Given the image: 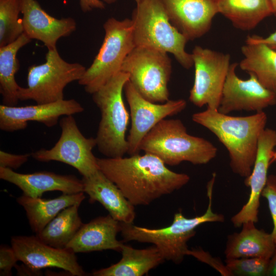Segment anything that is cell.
Wrapping results in <instances>:
<instances>
[{"mask_svg":"<svg viewBox=\"0 0 276 276\" xmlns=\"http://www.w3.org/2000/svg\"><path fill=\"white\" fill-rule=\"evenodd\" d=\"M85 198L84 192L63 193L50 199L31 197L23 194L16 201L24 209L30 226L37 235L63 210L73 205H80Z\"/></svg>","mask_w":276,"mask_h":276,"instance_id":"cell-24","label":"cell"},{"mask_svg":"<svg viewBox=\"0 0 276 276\" xmlns=\"http://www.w3.org/2000/svg\"><path fill=\"white\" fill-rule=\"evenodd\" d=\"M102 44L90 66L78 83L86 93L93 94L121 71L122 64L135 47L131 19L108 18L104 24Z\"/></svg>","mask_w":276,"mask_h":276,"instance_id":"cell-7","label":"cell"},{"mask_svg":"<svg viewBox=\"0 0 276 276\" xmlns=\"http://www.w3.org/2000/svg\"><path fill=\"white\" fill-rule=\"evenodd\" d=\"M48 50L44 63L28 68V86L19 88V100H32L36 104H46L63 100L65 86L78 81L84 75L86 68L83 65L66 62L57 49Z\"/></svg>","mask_w":276,"mask_h":276,"instance_id":"cell-8","label":"cell"},{"mask_svg":"<svg viewBox=\"0 0 276 276\" xmlns=\"http://www.w3.org/2000/svg\"><path fill=\"white\" fill-rule=\"evenodd\" d=\"M195 75L189 100L195 106L218 109L228 74L231 57L228 54L194 47L191 53Z\"/></svg>","mask_w":276,"mask_h":276,"instance_id":"cell-11","label":"cell"},{"mask_svg":"<svg viewBox=\"0 0 276 276\" xmlns=\"http://www.w3.org/2000/svg\"><path fill=\"white\" fill-rule=\"evenodd\" d=\"M121 71L145 99L162 103L169 100L168 87L172 73L168 53L155 49L135 47L125 58Z\"/></svg>","mask_w":276,"mask_h":276,"instance_id":"cell-9","label":"cell"},{"mask_svg":"<svg viewBox=\"0 0 276 276\" xmlns=\"http://www.w3.org/2000/svg\"><path fill=\"white\" fill-rule=\"evenodd\" d=\"M120 231L121 222L111 215L100 216L83 224L66 248L76 254L108 249L121 252L124 243L117 239Z\"/></svg>","mask_w":276,"mask_h":276,"instance_id":"cell-20","label":"cell"},{"mask_svg":"<svg viewBox=\"0 0 276 276\" xmlns=\"http://www.w3.org/2000/svg\"><path fill=\"white\" fill-rule=\"evenodd\" d=\"M84 193L89 202L100 203L114 219L133 223L135 217L134 205L117 186L99 170L88 177H82Z\"/></svg>","mask_w":276,"mask_h":276,"instance_id":"cell-21","label":"cell"},{"mask_svg":"<svg viewBox=\"0 0 276 276\" xmlns=\"http://www.w3.org/2000/svg\"><path fill=\"white\" fill-rule=\"evenodd\" d=\"M128 81V74L121 71L92 94L101 112L95 137L97 146L107 157H122L128 152L126 133L130 114L124 104L123 91Z\"/></svg>","mask_w":276,"mask_h":276,"instance_id":"cell-6","label":"cell"},{"mask_svg":"<svg viewBox=\"0 0 276 276\" xmlns=\"http://www.w3.org/2000/svg\"><path fill=\"white\" fill-rule=\"evenodd\" d=\"M192 119L214 133L226 148L234 173L245 178L250 174L259 139L267 123V117L264 111L235 117L207 108L194 113Z\"/></svg>","mask_w":276,"mask_h":276,"instance_id":"cell-2","label":"cell"},{"mask_svg":"<svg viewBox=\"0 0 276 276\" xmlns=\"http://www.w3.org/2000/svg\"><path fill=\"white\" fill-rule=\"evenodd\" d=\"M130 108L131 127L127 137L129 155L139 154L141 142L145 135L160 121L176 115L187 106L184 99L169 100L154 103L143 98L128 81L124 88Z\"/></svg>","mask_w":276,"mask_h":276,"instance_id":"cell-12","label":"cell"},{"mask_svg":"<svg viewBox=\"0 0 276 276\" xmlns=\"http://www.w3.org/2000/svg\"><path fill=\"white\" fill-rule=\"evenodd\" d=\"M140 150L155 155L166 165L182 162L203 165L214 159L217 148L211 142L193 136L179 119H163L143 138Z\"/></svg>","mask_w":276,"mask_h":276,"instance_id":"cell-4","label":"cell"},{"mask_svg":"<svg viewBox=\"0 0 276 276\" xmlns=\"http://www.w3.org/2000/svg\"><path fill=\"white\" fill-rule=\"evenodd\" d=\"M255 222L242 224L239 233L230 235L224 251L226 259L261 257L270 259L276 245L271 233L258 229Z\"/></svg>","mask_w":276,"mask_h":276,"instance_id":"cell-22","label":"cell"},{"mask_svg":"<svg viewBox=\"0 0 276 276\" xmlns=\"http://www.w3.org/2000/svg\"><path fill=\"white\" fill-rule=\"evenodd\" d=\"M216 178L213 173L207 185L209 204L202 215L187 218L181 212L174 215L170 225L160 228H148L133 223L121 222V235L123 241H135L154 244L165 260L179 264L188 255L187 243L196 234V228L206 222H221L224 216L214 212L212 210L213 189Z\"/></svg>","mask_w":276,"mask_h":276,"instance_id":"cell-3","label":"cell"},{"mask_svg":"<svg viewBox=\"0 0 276 276\" xmlns=\"http://www.w3.org/2000/svg\"><path fill=\"white\" fill-rule=\"evenodd\" d=\"M187 255L192 256L198 260L211 265L218 270L222 275H231L225 265H224L217 259L212 257L209 253L201 249H189Z\"/></svg>","mask_w":276,"mask_h":276,"instance_id":"cell-33","label":"cell"},{"mask_svg":"<svg viewBox=\"0 0 276 276\" xmlns=\"http://www.w3.org/2000/svg\"><path fill=\"white\" fill-rule=\"evenodd\" d=\"M122 258L108 267L95 270V276H142L164 261L156 246L136 249L124 244Z\"/></svg>","mask_w":276,"mask_h":276,"instance_id":"cell-25","label":"cell"},{"mask_svg":"<svg viewBox=\"0 0 276 276\" xmlns=\"http://www.w3.org/2000/svg\"><path fill=\"white\" fill-rule=\"evenodd\" d=\"M261 196L265 198L268 203L273 222L271 234L276 245V174L268 175Z\"/></svg>","mask_w":276,"mask_h":276,"instance_id":"cell-31","label":"cell"},{"mask_svg":"<svg viewBox=\"0 0 276 276\" xmlns=\"http://www.w3.org/2000/svg\"><path fill=\"white\" fill-rule=\"evenodd\" d=\"M0 178L18 187L24 194L34 198L41 197L49 191H58L64 194L84 192L82 179L72 175L44 171L22 174L0 167Z\"/></svg>","mask_w":276,"mask_h":276,"instance_id":"cell-19","label":"cell"},{"mask_svg":"<svg viewBox=\"0 0 276 276\" xmlns=\"http://www.w3.org/2000/svg\"><path fill=\"white\" fill-rule=\"evenodd\" d=\"M218 13L237 29L250 31L272 14L269 0H216Z\"/></svg>","mask_w":276,"mask_h":276,"instance_id":"cell-26","label":"cell"},{"mask_svg":"<svg viewBox=\"0 0 276 276\" xmlns=\"http://www.w3.org/2000/svg\"><path fill=\"white\" fill-rule=\"evenodd\" d=\"M276 147V131L265 128L258 142L256 159L250 174L245 178L244 184L250 188L246 203L231 218L235 227H240L247 221H258L260 198L268 178V170L271 165Z\"/></svg>","mask_w":276,"mask_h":276,"instance_id":"cell-15","label":"cell"},{"mask_svg":"<svg viewBox=\"0 0 276 276\" xmlns=\"http://www.w3.org/2000/svg\"><path fill=\"white\" fill-rule=\"evenodd\" d=\"M241 52L240 68L254 74L264 86L276 93V51L252 35L247 37Z\"/></svg>","mask_w":276,"mask_h":276,"instance_id":"cell-23","label":"cell"},{"mask_svg":"<svg viewBox=\"0 0 276 276\" xmlns=\"http://www.w3.org/2000/svg\"><path fill=\"white\" fill-rule=\"evenodd\" d=\"M272 14L276 16V0H269Z\"/></svg>","mask_w":276,"mask_h":276,"instance_id":"cell-38","label":"cell"},{"mask_svg":"<svg viewBox=\"0 0 276 276\" xmlns=\"http://www.w3.org/2000/svg\"><path fill=\"white\" fill-rule=\"evenodd\" d=\"M61 135L50 149L42 148L31 154L41 162H60L74 167L82 175L88 177L99 170L97 158L93 153L97 146L96 139L86 137L79 130L73 115L65 116L59 121Z\"/></svg>","mask_w":276,"mask_h":276,"instance_id":"cell-10","label":"cell"},{"mask_svg":"<svg viewBox=\"0 0 276 276\" xmlns=\"http://www.w3.org/2000/svg\"><path fill=\"white\" fill-rule=\"evenodd\" d=\"M31 39L23 33L13 42L0 47V93L3 104L15 106L19 100L18 93L20 86L15 76L19 64L16 55L18 51L31 41Z\"/></svg>","mask_w":276,"mask_h":276,"instance_id":"cell-27","label":"cell"},{"mask_svg":"<svg viewBox=\"0 0 276 276\" xmlns=\"http://www.w3.org/2000/svg\"><path fill=\"white\" fill-rule=\"evenodd\" d=\"M83 110L81 104L74 99L21 107L2 104L0 105V129L8 132L23 130L30 121L51 127L57 124L60 117L73 115Z\"/></svg>","mask_w":276,"mask_h":276,"instance_id":"cell-16","label":"cell"},{"mask_svg":"<svg viewBox=\"0 0 276 276\" xmlns=\"http://www.w3.org/2000/svg\"><path fill=\"white\" fill-rule=\"evenodd\" d=\"M256 39L276 51V31L266 37L263 38L255 35Z\"/></svg>","mask_w":276,"mask_h":276,"instance_id":"cell-36","label":"cell"},{"mask_svg":"<svg viewBox=\"0 0 276 276\" xmlns=\"http://www.w3.org/2000/svg\"><path fill=\"white\" fill-rule=\"evenodd\" d=\"M275 161H276V151H274L272 155V157L271 163L272 164Z\"/></svg>","mask_w":276,"mask_h":276,"instance_id":"cell-39","label":"cell"},{"mask_svg":"<svg viewBox=\"0 0 276 276\" xmlns=\"http://www.w3.org/2000/svg\"><path fill=\"white\" fill-rule=\"evenodd\" d=\"M267 276H276V249L269 260Z\"/></svg>","mask_w":276,"mask_h":276,"instance_id":"cell-37","label":"cell"},{"mask_svg":"<svg viewBox=\"0 0 276 276\" xmlns=\"http://www.w3.org/2000/svg\"><path fill=\"white\" fill-rule=\"evenodd\" d=\"M269 260L261 257L226 259L225 266L231 275L267 276Z\"/></svg>","mask_w":276,"mask_h":276,"instance_id":"cell-30","label":"cell"},{"mask_svg":"<svg viewBox=\"0 0 276 276\" xmlns=\"http://www.w3.org/2000/svg\"><path fill=\"white\" fill-rule=\"evenodd\" d=\"M171 23L189 40L210 30L218 13L216 0H161Z\"/></svg>","mask_w":276,"mask_h":276,"instance_id":"cell-17","label":"cell"},{"mask_svg":"<svg viewBox=\"0 0 276 276\" xmlns=\"http://www.w3.org/2000/svg\"><path fill=\"white\" fill-rule=\"evenodd\" d=\"M80 205L63 210L36 236L50 246L65 248L83 224L78 212Z\"/></svg>","mask_w":276,"mask_h":276,"instance_id":"cell-28","label":"cell"},{"mask_svg":"<svg viewBox=\"0 0 276 276\" xmlns=\"http://www.w3.org/2000/svg\"><path fill=\"white\" fill-rule=\"evenodd\" d=\"M237 63H231L223 87L218 110L224 114L235 111L259 112L276 104V93L264 86L252 74L246 80L236 73Z\"/></svg>","mask_w":276,"mask_h":276,"instance_id":"cell-14","label":"cell"},{"mask_svg":"<svg viewBox=\"0 0 276 276\" xmlns=\"http://www.w3.org/2000/svg\"><path fill=\"white\" fill-rule=\"evenodd\" d=\"M11 246L18 261L35 273L47 267H57L75 276H84L86 272L78 262L76 253L68 248H59L42 241L37 236H15L11 238Z\"/></svg>","mask_w":276,"mask_h":276,"instance_id":"cell-13","label":"cell"},{"mask_svg":"<svg viewBox=\"0 0 276 276\" xmlns=\"http://www.w3.org/2000/svg\"><path fill=\"white\" fill-rule=\"evenodd\" d=\"M31 154H15L0 151V167L17 169L26 163Z\"/></svg>","mask_w":276,"mask_h":276,"instance_id":"cell-34","label":"cell"},{"mask_svg":"<svg viewBox=\"0 0 276 276\" xmlns=\"http://www.w3.org/2000/svg\"><path fill=\"white\" fill-rule=\"evenodd\" d=\"M18 259L11 246L1 245L0 247V275L10 276L12 269L16 265Z\"/></svg>","mask_w":276,"mask_h":276,"instance_id":"cell-32","label":"cell"},{"mask_svg":"<svg viewBox=\"0 0 276 276\" xmlns=\"http://www.w3.org/2000/svg\"><path fill=\"white\" fill-rule=\"evenodd\" d=\"M105 3L111 4L116 0H103ZM136 3L139 0H134ZM80 7L83 12H87L94 9H104V3L100 0H79Z\"/></svg>","mask_w":276,"mask_h":276,"instance_id":"cell-35","label":"cell"},{"mask_svg":"<svg viewBox=\"0 0 276 276\" xmlns=\"http://www.w3.org/2000/svg\"><path fill=\"white\" fill-rule=\"evenodd\" d=\"M24 32L31 39L43 43L48 50L56 48L57 41L70 35L76 29L72 17L58 19L51 16L36 0H20Z\"/></svg>","mask_w":276,"mask_h":276,"instance_id":"cell-18","label":"cell"},{"mask_svg":"<svg viewBox=\"0 0 276 276\" xmlns=\"http://www.w3.org/2000/svg\"><path fill=\"white\" fill-rule=\"evenodd\" d=\"M99 168L134 205H146L171 194L190 180L185 173L174 172L158 157L139 153L127 157L97 158Z\"/></svg>","mask_w":276,"mask_h":276,"instance_id":"cell-1","label":"cell"},{"mask_svg":"<svg viewBox=\"0 0 276 276\" xmlns=\"http://www.w3.org/2000/svg\"><path fill=\"white\" fill-rule=\"evenodd\" d=\"M20 0H0V47L17 39L24 32Z\"/></svg>","mask_w":276,"mask_h":276,"instance_id":"cell-29","label":"cell"},{"mask_svg":"<svg viewBox=\"0 0 276 276\" xmlns=\"http://www.w3.org/2000/svg\"><path fill=\"white\" fill-rule=\"evenodd\" d=\"M136 3L131 18L135 47L171 53L183 67H192V54L185 50L188 40L171 23L161 0H139Z\"/></svg>","mask_w":276,"mask_h":276,"instance_id":"cell-5","label":"cell"}]
</instances>
